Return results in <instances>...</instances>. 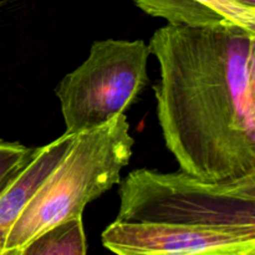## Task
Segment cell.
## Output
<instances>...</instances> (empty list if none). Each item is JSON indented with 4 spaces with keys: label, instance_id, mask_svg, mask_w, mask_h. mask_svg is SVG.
<instances>
[{
    "label": "cell",
    "instance_id": "6da1fadb",
    "mask_svg": "<svg viewBox=\"0 0 255 255\" xmlns=\"http://www.w3.org/2000/svg\"><path fill=\"white\" fill-rule=\"evenodd\" d=\"M148 47L161 71L157 116L179 169L211 182L255 172V32L167 24Z\"/></svg>",
    "mask_w": 255,
    "mask_h": 255
},
{
    "label": "cell",
    "instance_id": "7a4b0ae2",
    "mask_svg": "<svg viewBox=\"0 0 255 255\" xmlns=\"http://www.w3.org/2000/svg\"><path fill=\"white\" fill-rule=\"evenodd\" d=\"M133 138L125 114L104 126L75 136L64 158L35 192L7 234L5 251L21 248L70 219L121 179L132 156Z\"/></svg>",
    "mask_w": 255,
    "mask_h": 255
},
{
    "label": "cell",
    "instance_id": "3957f363",
    "mask_svg": "<svg viewBox=\"0 0 255 255\" xmlns=\"http://www.w3.org/2000/svg\"><path fill=\"white\" fill-rule=\"evenodd\" d=\"M117 222L255 232V172L204 181L179 169L132 171L120 187Z\"/></svg>",
    "mask_w": 255,
    "mask_h": 255
},
{
    "label": "cell",
    "instance_id": "277c9868",
    "mask_svg": "<svg viewBox=\"0 0 255 255\" xmlns=\"http://www.w3.org/2000/svg\"><path fill=\"white\" fill-rule=\"evenodd\" d=\"M149 55L143 40L95 41L89 57L55 90L65 133L76 136L91 131L125 114L148 84Z\"/></svg>",
    "mask_w": 255,
    "mask_h": 255
},
{
    "label": "cell",
    "instance_id": "5b68a950",
    "mask_svg": "<svg viewBox=\"0 0 255 255\" xmlns=\"http://www.w3.org/2000/svg\"><path fill=\"white\" fill-rule=\"evenodd\" d=\"M102 243L116 255H255V232L115 221Z\"/></svg>",
    "mask_w": 255,
    "mask_h": 255
},
{
    "label": "cell",
    "instance_id": "8992f818",
    "mask_svg": "<svg viewBox=\"0 0 255 255\" xmlns=\"http://www.w3.org/2000/svg\"><path fill=\"white\" fill-rule=\"evenodd\" d=\"M148 15L162 17L169 25L221 26L238 25L255 32V7L232 0H133Z\"/></svg>",
    "mask_w": 255,
    "mask_h": 255
},
{
    "label": "cell",
    "instance_id": "52a82bcc",
    "mask_svg": "<svg viewBox=\"0 0 255 255\" xmlns=\"http://www.w3.org/2000/svg\"><path fill=\"white\" fill-rule=\"evenodd\" d=\"M75 136L64 133L51 143L40 147L32 161L0 193V253L5 251L7 234L52 169L71 147Z\"/></svg>",
    "mask_w": 255,
    "mask_h": 255
},
{
    "label": "cell",
    "instance_id": "ba28073f",
    "mask_svg": "<svg viewBox=\"0 0 255 255\" xmlns=\"http://www.w3.org/2000/svg\"><path fill=\"white\" fill-rule=\"evenodd\" d=\"M17 255H86L81 218L60 223L27 242Z\"/></svg>",
    "mask_w": 255,
    "mask_h": 255
},
{
    "label": "cell",
    "instance_id": "9c48e42d",
    "mask_svg": "<svg viewBox=\"0 0 255 255\" xmlns=\"http://www.w3.org/2000/svg\"><path fill=\"white\" fill-rule=\"evenodd\" d=\"M232 1H236L238 4L244 5V6L255 7V0H232Z\"/></svg>",
    "mask_w": 255,
    "mask_h": 255
},
{
    "label": "cell",
    "instance_id": "30bf717a",
    "mask_svg": "<svg viewBox=\"0 0 255 255\" xmlns=\"http://www.w3.org/2000/svg\"><path fill=\"white\" fill-rule=\"evenodd\" d=\"M20 248L16 249H7V251H4L2 253H0V255H17L19 254Z\"/></svg>",
    "mask_w": 255,
    "mask_h": 255
}]
</instances>
